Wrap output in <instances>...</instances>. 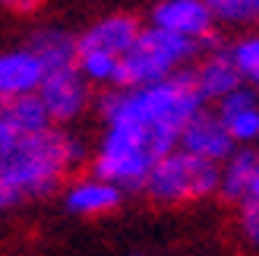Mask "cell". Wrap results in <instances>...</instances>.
<instances>
[{"label":"cell","instance_id":"1","mask_svg":"<svg viewBox=\"0 0 259 256\" xmlns=\"http://www.w3.org/2000/svg\"><path fill=\"white\" fill-rule=\"evenodd\" d=\"M89 161V146L70 126H48L32 136H16L0 155V184L22 202L45 199L63 190L70 174Z\"/></svg>","mask_w":259,"mask_h":256},{"label":"cell","instance_id":"17","mask_svg":"<svg viewBox=\"0 0 259 256\" xmlns=\"http://www.w3.org/2000/svg\"><path fill=\"white\" fill-rule=\"evenodd\" d=\"M215 25L228 29H259V0H202Z\"/></svg>","mask_w":259,"mask_h":256},{"label":"cell","instance_id":"19","mask_svg":"<svg viewBox=\"0 0 259 256\" xmlns=\"http://www.w3.org/2000/svg\"><path fill=\"white\" fill-rule=\"evenodd\" d=\"M117 63L120 57H111V54H101V51H79L76 57V70L89 86H101V89H111L114 86V76H117Z\"/></svg>","mask_w":259,"mask_h":256},{"label":"cell","instance_id":"24","mask_svg":"<svg viewBox=\"0 0 259 256\" xmlns=\"http://www.w3.org/2000/svg\"><path fill=\"white\" fill-rule=\"evenodd\" d=\"M247 202H259V171H256V177H253V187H250Z\"/></svg>","mask_w":259,"mask_h":256},{"label":"cell","instance_id":"13","mask_svg":"<svg viewBox=\"0 0 259 256\" xmlns=\"http://www.w3.org/2000/svg\"><path fill=\"white\" fill-rule=\"evenodd\" d=\"M25 51L41 63L45 73H57L76 67V57H79V35L70 29H57V25H45V29H35L25 41Z\"/></svg>","mask_w":259,"mask_h":256},{"label":"cell","instance_id":"16","mask_svg":"<svg viewBox=\"0 0 259 256\" xmlns=\"http://www.w3.org/2000/svg\"><path fill=\"white\" fill-rule=\"evenodd\" d=\"M0 120L16 136H32V133H41L51 126V117L38 95H19V98L0 101Z\"/></svg>","mask_w":259,"mask_h":256},{"label":"cell","instance_id":"3","mask_svg":"<svg viewBox=\"0 0 259 256\" xmlns=\"http://www.w3.org/2000/svg\"><path fill=\"white\" fill-rule=\"evenodd\" d=\"M171 149H177V136L164 130H152L139 123H105L95 152L89 155V164H92L89 174L114 184L123 196L142 193L155 161Z\"/></svg>","mask_w":259,"mask_h":256},{"label":"cell","instance_id":"14","mask_svg":"<svg viewBox=\"0 0 259 256\" xmlns=\"http://www.w3.org/2000/svg\"><path fill=\"white\" fill-rule=\"evenodd\" d=\"M256 171H259V146H237L218 164V196L240 209L250 196Z\"/></svg>","mask_w":259,"mask_h":256},{"label":"cell","instance_id":"7","mask_svg":"<svg viewBox=\"0 0 259 256\" xmlns=\"http://www.w3.org/2000/svg\"><path fill=\"white\" fill-rule=\"evenodd\" d=\"M35 95L41 98V105L51 117V126H70L95 105L92 86L82 79L76 67L45 73V79H41Z\"/></svg>","mask_w":259,"mask_h":256},{"label":"cell","instance_id":"15","mask_svg":"<svg viewBox=\"0 0 259 256\" xmlns=\"http://www.w3.org/2000/svg\"><path fill=\"white\" fill-rule=\"evenodd\" d=\"M45 79V70L25 48L0 51V101L35 95Z\"/></svg>","mask_w":259,"mask_h":256},{"label":"cell","instance_id":"11","mask_svg":"<svg viewBox=\"0 0 259 256\" xmlns=\"http://www.w3.org/2000/svg\"><path fill=\"white\" fill-rule=\"evenodd\" d=\"M63 209L70 215H85V219H95V215H111L120 209L123 193L114 184L101 181L95 174H85V177H73V181L63 184Z\"/></svg>","mask_w":259,"mask_h":256},{"label":"cell","instance_id":"4","mask_svg":"<svg viewBox=\"0 0 259 256\" xmlns=\"http://www.w3.org/2000/svg\"><path fill=\"white\" fill-rule=\"evenodd\" d=\"M202 54H205V48L199 41L142 25L136 45L117 63V76H114L111 89H139V86L161 82L167 76L193 67Z\"/></svg>","mask_w":259,"mask_h":256},{"label":"cell","instance_id":"20","mask_svg":"<svg viewBox=\"0 0 259 256\" xmlns=\"http://www.w3.org/2000/svg\"><path fill=\"white\" fill-rule=\"evenodd\" d=\"M237 231L253 253H259V202H243L237 212Z\"/></svg>","mask_w":259,"mask_h":256},{"label":"cell","instance_id":"10","mask_svg":"<svg viewBox=\"0 0 259 256\" xmlns=\"http://www.w3.org/2000/svg\"><path fill=\"white\" fill-rule=\"evenodd\" d=\"M190 76H193V86H196L202 105H209V108L215 101H222L225 95H231L237 86H243L234 60L228 54V45L215 48V51H205V54L190 67Z\"/></svg>","mask_w":259,"mask_h":256},{"label":"cell","instance_id":"23","mask_svg":"<svg viewBox=\"0 0 259 256\" xmlns=\"http://www.w3.org/2000/svg\"><path fill=\"white\" fill-rule=\"evenodd\" d=\"M13 139H16V133H13L10 126H7L4 120H0V155H4V152L10 149V143H13Z\"/></svg>","mask_w":259,"mask_h":256},{"label":"cell","instance_id":"8","mask_svg":"<svg viewBox=\"0 0 259 256\" xmlns=\"http://www.w3.org/2000/svg\"><path fill=\"white\" fill-rule=\"evenodd\" d=\"M177 149L193 155V158L209 161V164H222L237 146H234V139H231V133L225 130L222 117L205 105L193 114L184 123V130L177 133Z\"/></svg>","mask_w":259,"mask_h":256},{"label":"cell","instance_id":"22","mask_svg":"<svg viewBox=\"0 0 259 256\" xmlns=\"http://www.w3.org/2000/svg\"><path fill=\"white\" fill-rule=\"evenodd\" d=\"M19 202H22V199H19L16 193H13L10 187H4V184H0V215H4V212H10V209H16Z\"/></svg>","mask_w":259,"mask_h":256},{"label":"cell","instance_id":"9","mask_svg":"<svg viewBox=\"0 0 259 256\" xmlns=\"http://www.w3.org/2000/svg\"><path fill=\"white\" fill-rule=\"evenodd\" d=\"M212 111L222 117L234 146H259V92L253 86H237L231 95L215 101Z\"/></svg>","mask_w":259,"mask_h":256},{"label":"cell","instance_id":"12","mask_svg":"<svg viewBox=\"0 0 259 256\" xmlns=\"http://www.w3.org/2000/svg\"><path fill=\"white\" fill-rule=\"evenodd\" d=\"M142 32V22L130 13H114L92 22L85 32H79V51H101L111 57H123L130 48L136 45V38Z\"/></svg>","mask_w":259,"mask_h":256},{"label":"cell","instance_id":"5","mask_svg":"<svg viewBox=\"0 0 259 256\" xmlns=\"http://www.w3.org/2000/svg\"><path fill=\"white\" fill-rule=\"evenodd\" d=\"M142 193L158 206H184V202L218 196V164H209L180 149H171L167 155L155 161Z\"/></svg>","mask_w":259,"mask_h":256},{"label":"cell","instance_id":"18","mask_svg":"<svg viewBox=\"0 0 259 256\" xmlns=\"http://www.w3.org/2000/svg\"><path fill=\"white\" fill-rule=\"evenodd\" d=\"M228 54L234 60L240 79L259 92V32H247V35H240L237 41H231Z\"/></svg>","mask_w":259,"mask_h":256},{"label":"cell","instance_id":"21","mask_svg":"<svg viewBox=\"0 0 259 256\" xmlns=\"http://www.w3.org/2000/svg\"><path fill=\"white\" fill-rule=\"evenodd\" d=\"M45 0H0V10H10V13H35Z\"/></svg>","mask_w":259,"mask_h":256},{"label":"cell","instance_id":"6","mask_svg":"<svg viewBox=\"0 0 259 256\" xmlns=\"http://www.w3.org/2000/svg\"><path fill=\"white\" fill-rule=\"evenodd\" d=\"M146 25L180 35V38H190V41H199L205 51H215V48L228 45L202 0H155L149 7V22Z\"/></svg>","mask_w":259,"mask_h":256},{"label":"cell","instance_id":"2","mask_svg":"<svg viewBox=\"0 0 259 256\" xmlns=\"http://www.w3.org/2000/svg\"><path fill=\"white\" fill-rule=\"evenodd\" d=\"M92 108L101 117V123H139V126H152V130H164L177 136L184 130V123L205 105L187 67L152 86L105 89L101 95H95Z\"/></svg>","mask_w":259,"mask_h":256}]
</instances>
